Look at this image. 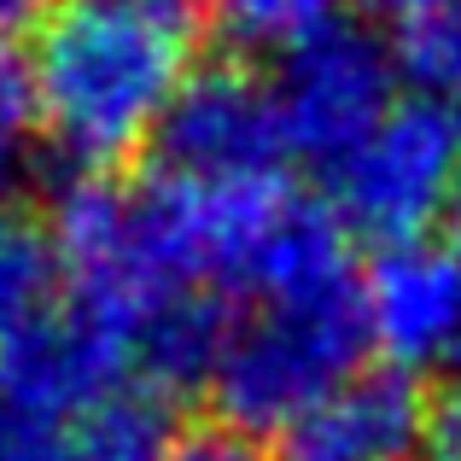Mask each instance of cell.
I'll list each match as a JSON object with an SVG mask.
<instances>
[{
	"instance_id": "17",
	"label": "cell",
	"mask_w": 461,
	"mask_h": 461,
	"mask_svg": "<svg viewBox=\"0 0 461 461\" xmlns=\"http://www.w3.org/2000/svg\"><path fill=\"white\" fill-rule=\"evenodd\" d=\"M41 12H47V0H0V35L30 23V18H41Z\"/></svg>"
},
{
	"instance_id": "7",
	"label": "cell",
	"mask_w": 461,
	"mask_h": 461,
	"mask_svg": "<svg viewBox=\"0 0 461 461\" xmlns=\"http://www.w3.org/2000/svg\"><path fill=\"white\" fill-rule=\"evenodd\" d=\"M420 397L403 368H357L327 397H315L293 427H281L275 461H415L420 456Z\"/></svg>"
},
{
	"instance_id": "11",
	"label": "cell",
	"mask_w": 461,
	"mask_h": 461,
	"mask_svg": "<svg viewBox=\"0 0 461 461\" xmlns=\"http://www.w3.org/2000/svg\"><path fill=\"white\" fill-rule=\"evenodd\" d=\"M397 65L427 88V100H461V0L409 23L397 41Z\"/></svg>"
},
{
	"instance_id": "14",
	"label": "cell",
	"mask_w": 461,
	"mask_h": 461,
	"mask_svg": "<svg viewBox=\"0 0 461 461\" xmlns=\"http://www.w3.org/2000/svg\"><path fill=\"white\" fill-rule=\"evenodd\" d=\"M415 461H461V374L444 380L438 397H427V415H420V456Z\"/></svg>"
},
{
	"instance_id": "9",
	"label": "cell",
	"mask_w": 461,
	"mask_h": 461,
	"mask_svg": "<svg viewBox=\"0 0 461 461\" xmlns=\"http://www.w3.org/2000/svg\"><path fill=\"white\" fill-rule=\"evenodd\" d=\"M176 444L181 438H176V420H169V403L147 380L100 397V403L82 409L77 427H70L77 461H169Z\"/></svg>"
},
{
	"instance_id": "6",
	"label": "cell",
	"mask_w": 461,
	"mask_h": 461,
	"mask_svg": "<svg viewBox=\"0 0 461 461\" xmlns=\"http://www.w3.org/2000/svg\"><path fill=\"white\" fill-rule=\"evenodd\" d=\"M368 339L392 368L427 374L461 362V251L450 240H403L380 246L362 275Z\"/></svg>"
},
{
	"instance_id": "10",
	"label": "cell",
	"mask_w": 461,
	"mask_h": 461,
	"mask_svg": "<svg viewBox=\"0 0 461 461\" xmlns=\"http://www.w3.org/2000/svg\"><path fill=\"white\" fill-rule=\"evenodd\" d=\"M228 41L258 53H293L298 41L333 30L345 0H211Z\"/></svg>"
},
{
	"instance_id": "1",
	"label": "cell",
	"mask_w": 461,
	"mask_h": 461,
	"mask_svg": "<svg viewBox=\"0 0 461 461\" xmlns=\"http://www.w3.org/2000/svg\"><path fill=\"white\" fill-rule=\"evenodd\" d=\"M193 0H47L30 35V88L41 135L105 176L158 140L193 77Z\"/></svg>"
},
{
	"instance_id": "12",
	"label": "cell",
	"mask_w": 461,
	"mask_h": 461,
	"mask_svg": "<svg viewBox=\"0 0 461 461\" xmlns=\"http://www.w3.org/2000/svg\"><path fill=\"white\" fill-rule=\"evenodd\" d=\"M70 427H77V420L30 403L23 392H12V385L0 380V461H77Z\"/></svg>"
},
{
	"instance_id": "16",
	"label": "cell",
	"mask_w": 461,
	"mask_h": 461,
	"mask_svg": "<svg viewBox=\"0 0 461 461\" xmlns=\"http://www.w3.org/2000/svg\"><path fill=\"white\" fill-rule=\"evenodd\" d=\"M368 12H380V18H397L409 30V23H420V18H432V12H444V6H456V0H362Z\"/></svg>"
},
{
	"instance_id": "2",
	"label": "cell",
	"mask_w": 461,
	"mask_h": 461,
	"mask_svg": "<svg viewBox=\"0 0 461 461\" xmlns=\"http://www.w3.org/2000/svg\"><path fill=\"white\" fill-rule=\"evenodd\" d=\"M368 315H362V281L315 286L251 304L228 321L222 357L211 368V397L228 432H281L350 380L368 350Z\"/></svg>"
},
{
	"instance_id": "13",
	"label": "cell",
	"mask_w": 461,
	"mask_h": 461,
	"mask_svg": "<svg viewBox=\"0 0 461 461\" xmlns=\"http://www.w3.org/2000/svg\"><path fill=\"white\" fill-rule=\"evenodd\" d=\"M41 129L35 117V88H30V59H18L6 41H0V181L18 176L23 158H30V140Z\"/></svg>"
},
{
	"instance_id": "15",
	"label": "cell",
	"mask_w": 461,
	"mask_h": 461,
	"mask_svg": "<svg viewBox=\"0 0 461 461\" xmlns=\"http://www.w3.org/2000/svg\"><path fill=\"white\" fill-rule=\"evenodd\" d=\"M169 461H269L246 432H228V427H211V432H193V438L176 444Z\"/></svg>"
},
{
	"instance_id": "18",
	"label": "cell",
	"mask_w": 461,
	"mask_h": 461,
	"mask_svg": "<svg viewBox=\"0 0 461 461\" xmlns=\"http://www.w3.org/2000/svg\"><path fill=\"white\" fill-rule=\"evenodd\" d=\"M450 246L461 251V199H456V240H450Z\"/></svg>"
},
{
	"instance_id": "4",
	"label": "cell",
	"mask_w": 461,
	"mask_h": 461,
	"mask_svg": "<svg viewBox=\"0 0 461 461\" xmlns=\"http://www.w3.org/2000/svg\"><path fill=\"white\" fill-rule=\"evenodd\" d=\"M269 88L281 105L286 152L333 169L397 105V53L374 30L339 18L333 30L281 53Z\"/></svg>"
},
{
	"instance_id": "8",
	"label": "cell",
	"mask_w": 461,
	"mask_h": 461,
	"mask_svg": "<svg viewBox=\"0 0 461 461\" xmlns=\"http://www.w3.org/2000/svg\"><path fill=\"white\" fill-rule=\"evenodd\" d=\"M59 281L65 269H59L47 222L23 204L0 199V357H12L35 327L59 315Z\"/></svg>"
},
{
	"instance_id": "5",
	"label": "cell",
	"mask_w": 461,
	"mask_h": 461,
	"mask_svg": "<svg viewBox=\"0 0 461 461\" xmlns=\"http://www.w3.org/2000/svg\"><path fill=\"white\" fill-rule=\"evenodd\" d=\"M158 152H164L169 176L187 181H269L281 176L286 158V129L275 88L258 70L234 65H204L187 77L176 94L164 129H158Z\"/></svg>"
},
{
	"instance_id": "3",
	"label": "cell",
	"mask_w": 461,
	"mask_h": 461,
	"mask_svg": "<svg viewBox=\"0 0 461 461\" xmlns=\"http://www.w3.org/2000/svg\"><path fill=\"white\" fill-rule=\"evenodd\" d=\"M333 216L345 234L403 246L461 199V117L444 100H397L333 169Z\"/></svg>"
}]
</instances>
